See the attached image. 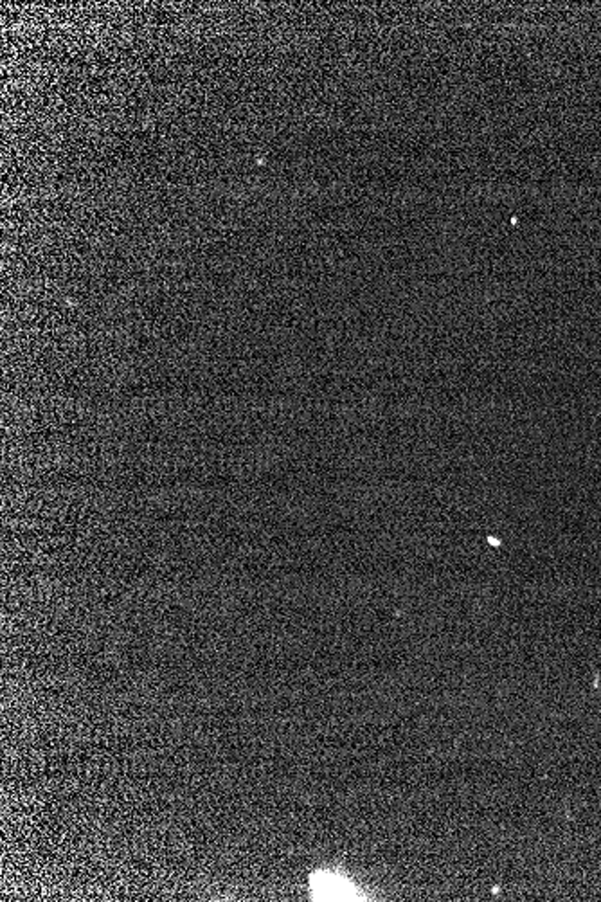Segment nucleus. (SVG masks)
<instances>
[{"instance_id":"1","label":"nucleus","mask_w":601,"mask_h":902,"mask_svg":"<svg viewBox=\"0 0 601 902\" xmlns=\"http://www.w3.org/2000/svg\"><path fill=\"white\" fill-rule=\"evenodd\" d=\"M312 890L321 901H355V897H359V892L353 886L346 885L344 879L333 876H324L323 879L315 877L312 881Z\"/></svg>"}]
</instances>
